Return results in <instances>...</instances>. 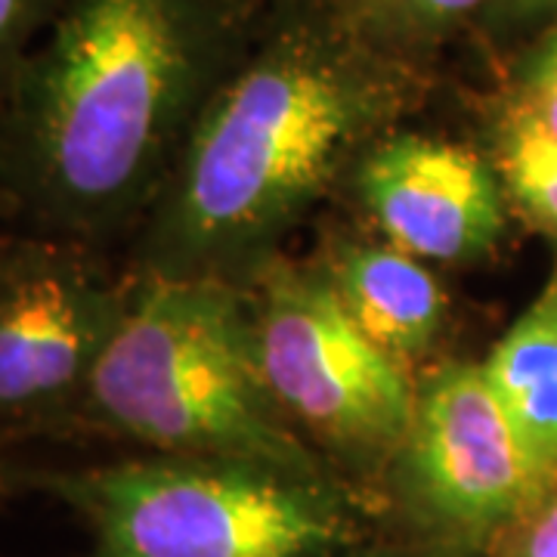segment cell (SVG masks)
Segmentation results:
<instances>
[{
    "instance_id": "1",
    "label": "cell",
    "mask_w": 557,
    "mask_h": 557,
    "mask_svg": "<svg viewBox=\"0 0 557 557\" xmlns=\"http://www.w3.org/2000/svg\"><path fill=\"white\" fill-rule=\"evenodd\" d=\"M189 0H65L0 84V199L32 233L106 248L152 211L196 81Z\"/></svg>"
},
{
    "instance_id": "2",
    "label": "cell",
    "mask_w": 557,
    "mask_h": 557,
    "mask_svg": "<svg viewBox=\"0 0 557 557\" xmlns=\"http://www.w3.org/2000/svg\"><path fill=\"white\" fill-rule=\"evenodd\" d=\"M379 115V90L357 69L313 44H282L193 124L131 270L218 276L260 258L325 196Z\"/></svg>"
},
{
    "instance_id": "3",
    "label": "cell",
    "mask_w": 557,
    "mask_h": 557,
    "mask_svg": "<svg viewBox=\"0 0 557 557\" xmlns=\"http://www.w3.org/2000/svg\"><path fill=\"white\" fill-rule=\"evenodd\" d=\"M75 431L146 453L329 474L267 387L245 292L220 276L134 273Z\"/></svg>"
},
{
    "instance_id": "4",
    "label": "cell",
    "mask_w": 557,
    "mask_h": 557,
    "mask_svg": "<svg viewBox=\"0 0 557 557\" xmlns=\"http://www.w3.org/2000/svg\"><path fill=\"white\" fill-rule=\"evenodd\" d=\"M13 483L60 498L87 527L90 557H344L362 545L332 474L146 453Z\"/></svg>"
},
{
    "instance_id": "5",
    "label": "cell",
    "mask_w": 557,
    "mask_h": 557,
    "mask_svg": "<svg viewBox=\"0 0 557 557\" xmlns=\"http://www.w3.org/2000/svg\"><path fill=\"white\" fill-rule=\"evenodd\" d=\"M131 292L102 248L0 233V446L72 434L87 384Z\"/></svg>"
},
{
    "instance_id": "6",
    "label": "cell",
    "mask_w": 557,
    "mask_h": 557,
    "mask_svg": "<svg viewBox=\"0 0 557 557\" xmlns=\"http://www.w3.org/2000/svg\"><path fill=\"white\" fill-rule=\"evenodd\" d=\"M255 270V350L282 412L347 453L399 449L418 403L406 366L359 332L325 273L273 255Z\"/></svg>"
},
{
    "instance_id": "7",
    "label": "cell",
    "mask_w": 557,
    "mask_h": 557,
    "mask_svg": "<svg viewBox=\"0 0 557 557\" xmlns=\"http://www.w3.org/2000/svg\"><path fill=\"white\" fill-rule=\"evenodd\" d=\"M552 490L480 366L453 362L428 381L399 446V496L437 545L471 555Z\"/></svg>"
},
{
    "instance_id": "8",
    "label": "cell",
    "mask_w": 557,
    "mask_h": 557,
    "mask_svg": "<svg viewBox=\"0 0 557 557\" xmlns=\"http://www.w3.org/2000/svg\"><path fill=\"white\" fill-rule=\"evenodd\" d=\"M359 199L391 245L437 263H471L505 233V186L480 152L437 137L379 143L357 168Z\"/></svg>"
},
{
    "instance_id": "9",
    "label": "cell",
    "mask_w": 557,
    "mask_h": 557,
    "mask_svg": "<svg viewBox=\"0 0 557 557\" xmlns=\"http://www.w3.org/2000/svg\"><path fill=\"white\" fill-rule=\"evenodd\" d=\"M347 317L381 354L409 366L437 341L446 292L424 260L397 245H347L325 273Z\"/></svg>"
},
{
    "instance_id": "10",
    "label": "cell",
    "mask_w": 557,
    "mask_h": 557,
    "mask_svg": "<svg viewBox=\"0 0 557 557\" xmlns=\"http://www.w3.org/2000/svg\"><path fill=\"white\" fill-rule=\"evenodd\" d=\"M480 369L539 468L557 483V267Z\"/></svg>"
},
{
    "instance_id": "11",
    "label": "cell",
    "mask_w": 557,
    "mask_h": 557,
    "mask_svg": "<svg viewBox=\"0 0 557 557\" xmlns=\"http://www.w3.org/2000/svg\"><path fill=\"white\" fill-rule=\"evenodd\" d=\"M496 171L505 196L539 226L557 233V137L523 109L502 121L496 143Z\"/></svg>"
},
{
    "instance_id": "12",
    "label": "cell",
    "mask_w": 557,
    "mask_h": 557,
    "mask_svg": "<svg viewBox=\"0 0 557 557\" xmlns=\"http://www.w3.org/2000/svg\"><path fill=\"white\" fill-rule=\"evenodd\" d=\"M62 7L65 0H0V84L32 50L35 32L57 20Z\"/></svg>"
},
{
    "instance_id": "13",
    "label": "cell",
    "mask_w": 557,
    "mask_h": 557,
    "mask_svg": "<svg viewBox=\"0 0 557 557\" xmlns=\"http://www.w3.org/2000/svg\"><path fill=\"white\" fill-rule=\"evenodd\" d=\"M518 109H523L530 119H536L548 134L557 137V35L539 50V57L530 65Z\"/></svg>"
},
{
    "instance_id": "14",
    "label": "cell",
    "mask_w": 557,
    "mask_h": 557,
    "mask_svg": "<svg viewBox=\"0 0 557 557\" xmlns=\"http://www.w3.org/2000/svg\"><path fill=\"white\" fill-rule=\"evenodd\" d=\"M502 557H557V493L539 502L536 508L511 530Z\"/></svg>"
},
{
    "instance_id": "15",
    "label": "cell",
    "mask_w": 557,
    "mask_h": 557,
    "mask_svg": "<svg viewBox=\"0 0 557 557\" xmlns=\"http://www.w3.org/2000/svg\"><path fill=\"white\" fill-rule=\"evenodd\" d=\"M403 7L406 13L412 16H421V20H456V16H465L471 13L474 7H480L483 0H391Z\"/></svg>"
},
{
    "instance_id": "16",
    "label": "cell",
    "mask_w": 557,
    "mask_h": 557,
    "mask_svg": "<svg viewBox=\"0 0 557 557\" xmlns=\"http://www.w3.org/2000/svg\"><path fill=\"white\" fill-rule=\"evenodd\" d=\"M344 557H468L465 552L456 548H446L437 542H428V545H416V548H406V545H357L350 548Z\"/></svg>"
},
{
    "instance_id": "17",
    "label": "cell",
    "mask_w": 557,
    "mask_h": 557,
    "mask_svg": "<svg viewBox=\"0 0 557 557\" xmlns=\"http://www.w3.org/2000/svg\"><path fill=\"white\" fill-rule=\"evenodd\" d=\"M515 10H523V13H533V10H552L557 7V0H508Z\"/></svg>"
},
{
    "instance_id": "18",
    "label": "cell",
    "mask_w": 557,
    "mask_h": 557,
    "mask_svg": "<svg viewBox=\"0 0 557 557\" xmlns=\"http://www.w3.org/2000/svg\"><path fill=\"white\" fill-rule=\"evenodd\" d=\"M7 220H13V214H10V208H7V201L0 199V226H3Z\"/></svg>"
}]
</instances>
